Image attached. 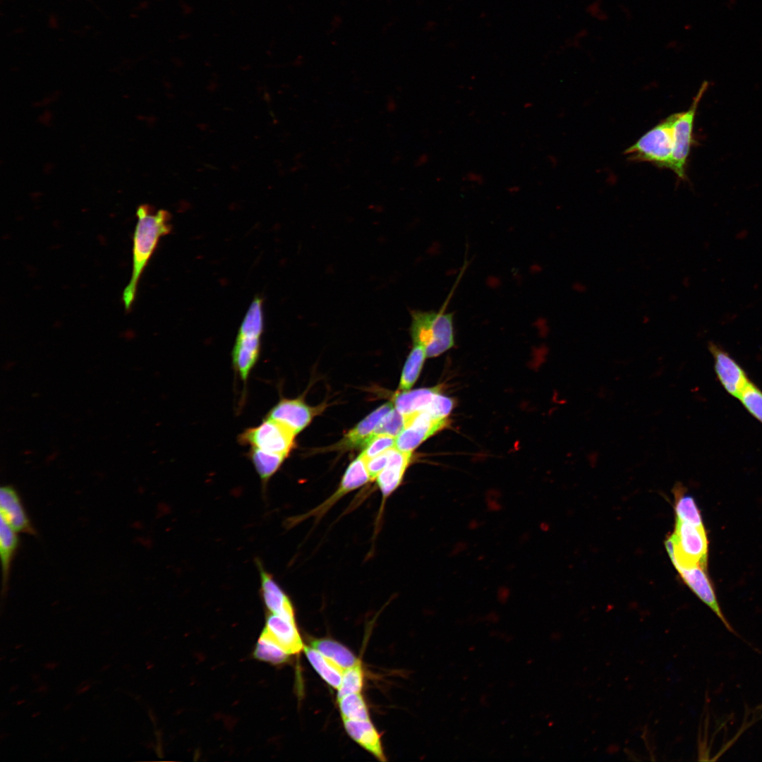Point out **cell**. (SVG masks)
Segmentation results:
<instances>
[{"label": "cell", "mask_w": 762, "mask_h": 762, "mask_svg": "<svg viewBox=\"0 0 762 762\" xmlns=\"http://www.w3.org/2000/svg\"><path fill=\"white\" fill-rule=\"evenodd\" d=\"M258 566L260 575V593L268 612L295 620L294 607L286 593L272 576L265 570L260 562Z\"/></svg>", "instance_id": "obj_14"}, {"label": "cell", "mask_w": 762, "mask_h": 762, "mask_svg": "<svg viewBox=\"0 0 762 762\" xmlns=\"http://www.w3.org/2000/svg\"><path fill=\"white\" fill-rule=\"evenodd\" d=\"M440 391V386L406 391L397 394L394 399L395 409L409 415L425 410Z\"/></svg>", "instance_id": "obj_19"}, {"label": "cell", "mask_w": 762, "mask_h": 762, "mask_svg": "<svg viewBox=\"0 0 762 762\" xmlns=\"http://www.w3.org/2000/svg\"><path fill=\"white\" fill-rule=\"evenodd\" d=\"M410 314L413 343L422 346L427 357H436L454 346V314L446 312L445 304L438 311L411 310Z\"/></svg>", "instance_id": "obj_2"}, {"label": "cell", "mask_w": 762, "mask_h": 762, "mask_svg": "<svg viewBox=\"0 0 762 762\" xmlns=\"http://www.w3.org/2000/svg\"><path fill=\"white\" fill-rule=\"evenodd\" d=\"M263 329L262 299L256 296L239 327L231 353L234 368L244 383L259 359Z\"/></svg>", "instance_id": "obj_3"}, {"label": "cell", "mask_w": 762, "mask_h": 762, "mask_svg": "<svg viewBox=\"0 0 762 762\" xmlns=\"http://www.w3.org/2000/svg\"><path fill=\"white\" fill-rule=\"evenodd\" d=\"M406 424V415L393 408L381 420L373 436L377 434H387L397 437L404 430Z\"/></svg>", "instance_id": "obj_30"}, {"label": "cell", "mask_w": 762, "mask_h": 762, "mask_svg": "<svg viewBox=\"0 0 762 762\" xmlns=\"http://www.w3.org/2000/svg\"><path fill=\"white\" fill-rule=\"evenodd\" d=\"M363 683V675L359 662L344 670L341 683L338 689L337 698L349 694L361 693Z\"/></svg>", "instance_id": "obj_29"}, {"label": "cell", "mask_w": 762, "mask_h": 762, "mask_svg": "<svg viewBox=\"0 0 762 762\" xmlns=\"http://www.w3.org/2000/svg\"><path fill=\"white\" fill-rule=\"evenodd\" d=\"M708 348L714 360V369L718 381L730 395L738 398L750 382L747 374L741 365L718 344L710 341Z\"/></svg>", "instance_id": "obj_11"}, {"label": "cell", "mask_w": 762, "mask_h": 762, "mask_svg": "<svg viewBox=\"0 0 762 762\" xmlns=\"http://www.w3.org/2000/svg\"><path fill=\"white\" fill-rule=\"evenodd\" d=\"M454 406V401L446 396L437 394L423 411L436 418H447Z\"/></svg>", "instance_id": "obj_32"}, {"label": "cell", "mask_w": 762, "mask_h": 762, "mask_svg": "<svg viewBox=\"0 0 762 762\" xmlns=\"http://www.w3.org/2000/svg\"><path fill=\"white\" fill-rule=\"evenodd\" d=\"M675 567L683 581L703 603L713 611L726 629L739 636L722 612L714 588L705 570L706 567L699 564H676Z\"/></svg>", "instance_id": "obj_10"}, {"label": "cell", "mask_w": 762, "mask_h": 762, "mask_svg": "<svg viewBox=\"0 0 762 762\" xmlns=\"http://www.w3.org/2000/svg\"><path fill=\"white\" fill-rule=\"evenodd\" d=\"M393 409L387 402L375 409L351 430L339 443V447L351 449L365 446L384 416Z\"/></svg>", "instance_id": "obj_17"}, {"label": "cell", "mask_w": 762, "mask_h": 762, "mask_svg": "<svg viewBox=\"0 0 762 762\" xmlns=\"http://www.w3.org/2000/svg\"><path fill=\"white\" fill-rule=\"evenodd\" d=\"M665 547L673 565L706 567L708 541L704 527L676 520L675 531L665 540Z\"/></svg>", "instance_id": "obj_5"}, {"label": "cell", "mask_w": 762, "mask_h": 762, "mask_svg": "<svg viewBox=\"0 0 762 762\" xmlns=\"http://www.w3.org/2000/svg\"><path fill=\"white\" fill-rule=\"evenodd\" d=\"M289 655H290L287 652L262 631L254 651L255 658L278 665L286 662Z\"/></svg>", "instance_id": "obj_26"}, {"label": "cell", "mask_w": 762, "mask_h": 762, "mask_svg": "<svg viewBox=\"0 0 762 762\" xmlns=\"http://www.w3.org/2000/svg\"><path fill=\"white\" fill-rule=\"evenodd\" d=\"M248 456L263 485L267 484L286 458L284 455L268 452L255 447H250Z\"/></svg>", "instance_id": "obj_22"}, {"label": "cell", "mask_w": 762, "mask_h": 762, "mask_svg": "<svg viewBox=\"0 0 762 762\" xmlns=\"http://www.w3.org/2000/svg\"><path fill=\"white\" fill-rule=\"evenodd\" d=\"M738 399L745 409L762 423V391L750 381Z\"/></svg>", "instance_id": "obj_28"}, {"label": "cell", "mask_w": 762, "mask_h": 762, "mask_svg": "<svg viewBox=\"0 0 762 762\" xmlns=\"http://www.w3.org/2000/svg\"><path fill=\"white\" fill-rule=\"evenodd\" d=\"M344 720H369L366 703L360 693H353L338 698Z\"/></svg>", "instance_id": "obj_27"}, {"label": "cell", "mask_w": 762, "mask_h": 762, "mask_svg": "<svg viewBox=\"0 0 762 762\" xmlns=\"http://www.w3.org/2000/svg\"><path fill=\"white\" fill-rule=\"evenodd\" d=\"M303 650L308 661L320 677L330 686L338 689L344 670L313 647L304 646Z\"/></svg>", "instance_id": "obj_20"}, {"label": "cell", "mask_w": 762, "mask_h": 762, "mask_svg": "<svg viewBox=\"0 0 762 762\" xmlns=\"http://www.w3.org/2000/svg\"><path fill=\"white\" fill-rule=\"evenodd\" d=\"M370 480L367 469L365 459L360 454L353 461L347 469L335 492L315 508L309 512L303 514L294 519L299 521L314 517L320 519L341 498L350 492L361 487Z\"/></svg>", "instance_id": "obj_9"}, {"label": "cell", "mask_w": 762, "mask_h": 762, "mask_svg": "<svg viewBox=\"0 0 762 762\" xmlns=\"http://www.w3.org/2000/svg\"><path fill=\"white\" fill-rule=\"evenodd\" d=\"M263 631L289 655L303 650L304 646L294 619L268 612Z\"/></svg>", "instance_id": "obj_13"}, {"label": "cell", "mask_w": 762, "mask_h": 762, "mask_svg": "<svg viewBox=\"0 0 762 762\" xmlns=\"http://www.w3.org/2000/svg\"><path fill=\"white\" fill-rule=\"evenodd\" d=\"M673 492L676 520L704 527L701 512L693 497L687 493L684 488L679 483L675 486Z\"/></svg>", "instance_id": "obj_21"}, {"label": "cell", "mask_w": 762, "mask_h": 762, "mask_svg": "<svg viewBox=\"0 0 762 762\" xmlns=\"http://www.w3.org/2000/svg\"><path fill=\"white\" fill-rule=\"evenodd\" d=\"M396 437L387 434L373 435L361 454L367 460L395 447Z\"/></svg>", "instance_id": "obj_31"}, {"label": "cell", "mask_w": 762, "mask_h": 762, "mask_svg": "<svg viewBox=\"0 0 762 762\" xmlns=\"http://www.w3.org/2000/svg\"><path fill=\"white\" fill-rule=\"evenodd\" d=\"M392 449L370 459L365 460L370 480H375L380 472L387 466L389 460Z\"/></svg>", "instance_id": "obj_33"}, {"label": "cell", "mask_w": 762, "mask_h": 762, "mask_svg": "<svg viewBox=\"0 0 762 762\" xmlns=\"http://www.w3.org/2000/svg\"><path fill=\"white\" fill-rule=\"evenodd\" d=\"M674 114L663 119L639 138L624 152L627 159L647 162L661 169H670L673 150Z\"/></svg>", "instance_id": "obj_4"}, {"label": "cell", "mask_w": 762, "mask_h": 762, "mask_svg": "<svg viewBox=\"0 0 762 762\" xmlns=\"http://www.w3.org/2000/svg\"><path fill=\"white\" fill-rule=\"evenodd\" d=\"M318 411V408L310 407L300 399H282L265 418L286 425L297 434L310 423Z\"/></svg>", "instance_id": "obj_12"}, {"label": "cell", "mask_w": 762, "mask_h": 762, "mask_svg": "<svg viewBox=\"0 0 762 762\" xmlns=\"http://www.w3.org/2000/svg\"><path fill=\"white\" fill-rule=\"evenodd\" d=\"M426 357L425 349L419 344H413L402 371L399 383L400 389L408 391L413 385L419 376Z\"/></svg>", "instance_id": "obj_25"}, {"label": "cell", "mask_w": 762, "mask_h": 762, "mask_svg": "<svg viewBox=\"0 0 762 762\" xmlns=\"http://www.w3.org/2000/svg\"><path fill=\"white\" fill-rule=\"evenodd\" d=\"M448 425L447 418H436L425 411L406 415V424L396 437L395 447L412 452L429 437Z\"/></svg>", "instance_id": "obj_8"}, {"label": "cell", "mask_w": 762, "mask_h": 762, "mask_svg": "<svg viewBox=\"0 0 762 762\" xmlns=\"http://www.w3.org/2000/svg\"><path fill=\"white\" fill-rule=\"evenodd\" d=\"M708 86L704 81L693 99L689 108L684 111L675 113L672 124L673 150L672 170L683 181L687 180V166L691 146L694 144L693 129L695 116L700 101Z\"/></svg>", "instance_id": "obj_6"}, {"label": "cell", "mask_w": 762, "mask_h": 762, "mask_svg": "<svg viewBox=\"0 0 762 762\" xmlns=\"http://www.w3.org/2000/svg\"><path fill=\"white\" fill-rule=\"evenodd\" d=\"M312 646L344 670L360 662L347 648L330 639L315 640L312 642Z\"/></svg>", "instance_id": "obj_24"}, {"label": "cell", "mask_w": 762, "mask_h": 762, "mask_svg": "<svg viewBox=\"0 0 762 762\" xmlns=\"http://www.w3.org/2000/svg\"><path fill=\"white\" fill-rule=\"evenodd\" d=\"M0 512L1 519L17 533H34L20 499L11 486H3L0 489Z\"/></svg>", "instance_id": "obj_15"}, {"label": "cell", "mask_w": 762, "mask_h": 762, "mask_svg": "<svg viewBox=\"0 0 762 762\" xmlns=\"http://www.w3.org/2000/svg\"><path fill=\"white\" fill-rule=\"evenodd\" d=\"M344 725L349 735L356 742L378 760L386 761L380 735L369 720H344Z\"/></svg>", "instance_id": "obj_18"}, {"label": "cell", "mask_w": 762, "mask_h": 762, "mask_svg": "<svg viewBox=\"0 0 762 762\" xmlns=\"http://www.w3.org/2000/svg\"><path fill=\"white\" fill-rule=\"evenodd\" d=\"M138 221L133 236L131 277L125 287L122 301L126 311L131 309L142 274L156 250L159 239L172 229L170 213L164 210L155 211L149 205H141L136 212Z\"/></svg>", "instance_id": "obj_1"}, {"label": "cell", "mask_w": 762, "mask_h": 762, "mask_svg": "<svg viewBox=\"0 0 762 762\" xmlns=\"http://www.w3.org/2000/svg\"><path fill=\"white\" fill-rule=\"evenodd\" d=\"M411 459V452H402L396 447L391 449L387 466L375 479L382 494V504L401 484Z\"/></svg>", "instance_id": "obj_16"}, {"label": "cell", "mask_w": 762, "mask_h": 762, "mask_svg": "<svg viewBox=\"0 0 762 762\" xmlns=\"http://www.w3.org/2000/svg\"><path fill=\"white\" fill-rule=\"evenodd\" d=\"M16 533L4 519H1L0 556L4 588L7 586L11 561L18 545Z\"/></svg>", "instance_id": "obj_23"}, {"label": "cell", "mask_w": 762, "mask_h": 762, "mask_svg": "<svg viewBox=\"0 0 762 762\" xmlns=\"http://www.w3.org/2000/svg\"><path fill=\"white\" fill-rule=\"evenodd\" d=\"M296 435L286 425L265 418L258 425L244 430L238 440L243 445L287 457L294 446Z\"/></svg>", "instance_id": "obj_7"}]
</instances>
